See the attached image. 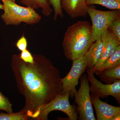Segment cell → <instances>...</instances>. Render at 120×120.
<instances>
[{
	"label": "cell",
	"mask_w": 120,
	"mask_h": 120,
	"mask_svg": "<svg viewBox=\"0 0 120 120\" xmlns=\"http://www.w3.org/2000/svg\"><path fill=\"white\" fill-rule=\"evenodd\" d=\"M32 64L24 61L19 54L12 57L11 67L19 92L25 104L21 110L36 120L41 107L61 94L62 85L60 70L46 57L33 54Z\"/></svg>",
	"instance_id": "1"
},
{
	"label": "cell",
	"mask_w": 120,
	"mask_h": 120,
	"mask_svg": "<svg viewBox=\"0 0 120 120\" xmlns=\"http://www.w3.org/2000/svg\"><path fill=\"white\" fill-rule=\"evenodd\" d=\"M94 42L90 22H76L69 26L65 34L62 43L65 56L72 61L83 56Z\"/></svg>",
	"instance_id": "2"
},
{
	"label": "cell",
	"mask_w": 120,
	"mask_h": 120,
	"mask_svg": "<svg viewBox=\"0 0 120 120\" xmlns=\"http://www.w3.org/2000/svg\"><path fill=\"white\" fill-rule=\"evenodd\" d=\"M2 2L4 12L1 18L7 26H18L22 22L34 25L41 19V15L30 7H22L11 0H5Z\"/></svg>",
	"instance_id": "3"
},
{
	"label": "cell",
	"mask_w": 120,
	"mask_h": 120,
	"mask_svg": "<svg viewBox=\"0 0 120 120\" xmlns=\"http://www.w3.org/2000/svg\"><path fill=\"white\" fill-rule=\"evenodd\" d=\"M92 22V38L94 42L100 38L116 19L120 16V10L102 11L90 5L86 8Z\"/></svg>",
	"instance_id": "4"
},
{
	"label": "cell",
	"mask_w": 120,
	"mask_h": 120,
	"mask_svg": "<svg viewBox=\"0 0 120 120\" xmlns=\"http://www.w3.org/2000/svg\"><path fill=\"white\" fill-rule=\"evenodd\" d=\"M80 79V87L74 96L75 103L77 105L78 119L96 120L91 101L90 84L87 75H82Z\"/></svg>",
	"instance_id": "5"
},
{
	"label": "cell",
	"mask_w": 120,
	"mask_h": 120,
	"mask_svg": "<svg viewBox=\"0 0 120 120\" xmlns=\"http://www.w3.org/2000/svg\"><path fill=\"white\" fill-rule=\"evenodd\" d=\"M69 93L61 94L50 103L43 105L41 107L36 120H47L50 113L56 110L64 112L68 116L69 120H78L77 106L70 104L69 100Z\"/></svg>",
	"instance_id": "6"
},
{
	"label": "cell",
	"mask_w": 120,
	"mask_h": 120,
	"mask_svg": "<svg viewBox=\"0 0 120 120\" xmlns=\"http://www.w3.org/2000/svg\"><path fill=\"white\" fill-rule=\"evenodd\" d=\"M71 70L68 75L61 79L62 85V94L69 93L71 98L77 92L76 86L79 79L86 70L87 58L86 55L72 61Z\"/></svg>",
	"instance_id": "7"
},
{
	"label": "cell",
	"mask_w": 120,
	"mask_h": 120,
	"mask_svg": "<svg viewBox=\"0 0 120 120\" xmlns=\"http://www.w3.org/2000/svg\"><path fill=\"white\" fill-rule=\"evenodd\" d=\"M86 72L87 79L91 83L90 90L91 94L101 98L112 96L120 105V79L117 80L112 83L103 84L95 78L92 70L87 69Z\"/></svg>",
	"instance_id": "8"
},
{
	"label": "cell",
	"mask_w": 120,
	"mask_h": 120,
	"mask_svg": "<svg viewBox=\"0 0 120 120\" xmlns=\"http://www.w3.org/2000/svg\"><path fill=\"white\" fill-rule=\"evenodd\" d=\"M101 39L103 47L101 57L92 69L93 73L101 67L105 61L114 52L117 47L120 45V41L118 40L108 28L101 35Z\"/></svg>",
	"instance_id": "9"
},
{
	"label": "cell",
	"mask_w": 120,
	"mask_h": 120,
	"mask_svg": "<svg viewBox=\"0 0 120 120\" xmlns=\"http://www.w3.org/2000/svg\"><path fill=\"white\" fill-rule=\"evenodd\" d=\"M91 104L96 112L97 120H112L114 116L120 114V107L107 104L100 100L97 95L90 94Z\"/></svg>",
	"instance_id": "10"
},
{
	"label": "cell",
	"mask_w": 120,
	"mask_h": 120,
	"mask_svg": "<svg viewBox=\"0 0 120 120\" xmlns=\"http://www.w3.org/2000/svg\"><path fill=\"white\" fill-rule=\"evenodd\" d=\"M86 0H60L62 10L72 19L86 17L88 15Z\"/></svg>",
	"instance_id": "11"
},
{
	"label": "cell",
	"mask_w": 120,
	"mask_h": 120,
	"mask_svg": "<svg viewBox=\"0 0 120 120\" xmlns=\"http://www.w3.org/2000/svg\"><path fill=\"white\" fill-rule=\"evenodd\" d=\"M103 45L101 37L94 42L86 54L87 69L92 70L101 57Z\"/></svg>",
	"instance_id": "12"
},
{
	"label": "cell",
	"mask_w": 120,
	"mask_h": 120,
	"mask_svg": "<svg viewBox=\"0 0 120 120\" xmlns=\"http://www.w3.org/2000/svg\"><path fill=\"white\" fill-rule=\"evenodd\" d=\"M20 3L26 7L34 9H42V12L46 16H49L52 12L49 0H20Z\"/></svg>",
	"instance_id": "13"
},
{
	"label": "cell",
	"mask_w": 120,
	"mask_h": 120,
	"mask_svg": "<svg viewBox=\"0 0 120 120\" xmlns=\"http://www.w3.org/2000/svg\"><path fill=\"white\" fill-rule=\"evenodd\" d=\"M97 75L104 82L112 83L117 80L120 79V64L105 69Z\"/></svg>",
	"instance_id": "14"
},
{
	"label": "cell",
	"mask_w": 120,
	"mask_h": 120,
	"mask_svg": "<svg viewBox=\"0 0 120 120\" xmlns=\"http://www.w3.org/2000/svg\"><path fill=\"white\" fill-rule=\"evenodd\" d=\"M120 64V45L117 47L115 52L106 60L103 64L94 71L97 75L101 71Z\"/></svg>",
	"instance_id": "15"
},
{
	"label": "cell",
	"mask_w": 120,
	"mask_h": 120,
	"mask_svg": "<svg viewBox=\"0 0 120 120\" xmlns=\"http://www.w3.org/2000/svg\"><path fill=\"white\" fill-rule=\"evenodd\" d=\"M87 6L98 4L112 10H120V0H86Z\"/></svg>",
	"instance_id": "16"
},
{
	"label": "cell",
	"mask_w": 120,
	"mask_h": 120,
	"mask_svg": "<svg viewBox=\"0 0 120 120\" xmlns=\"http://www.w3.org/2000/svg\"><path fill=\"white\" fill-rule=\"evenodd\" d=\"M29 119L21 110L15 113H0V120H27Z\"/></svg>",
	"instance_id": "17"
},
{
	"label": "cell",
	"mask_w": 120,
	"mask_h": 120,
	"mask_svg": "<svg viewBox=\"0 0 120 120\" xmlns=\"http://www.w3.org/2000/svg\"><path fill=\"white\" fill-rule=\"evenodd\" d=\"M0 110H3L7 113L13 112L12 105L9 101L8 98L4 96L0 92Z\"/></svg>",
	"instance_id": "18"
},
{
	"label": "cell",
	"mask_w": 120,
	"mask_h": 120,
	"mask_svg": "<svg viewBox=\"0 0 120 120\" xmlns=\"http://www.w3.org/2000/svg\"><path fill=\"white\" fill-rule=\"evenodd\" d=\"M50 5L52 6L54 10L53 19L56 20L58 16L61 18L64 17L63 10L61 7L60 0H49Z\"/></svg>",
	"instance_id": "19"
},
{
	"label": "cell",
	"mask_w": 120,
	"mask_h": 120,
	"mask_svg": "<svg viewBox=\"0 0 120 120\" xmlns=\"http://www.w3.org/2000/svg\"><path fill=\"white\" fill-rule=\"evenodd\" d=\"M109 28L115 37L120 41V16L112 22Z\"/></svg>",
	"instance_id": "20"
},
{
	"label": "cell",
	"mask_w": 120,
	"mask_h": 120,
	"mask_svg": "<svg viewBox=\"0 0 120 120\" xmlns=\"http://www.w3.org/2000/svg\"><path fill=\"white\" fill-rule=\"evenodd\" d=\"M19 57L25 62L32 64L34 62L33 55L27 49L21 52Z\"/></svg>",
	"instance_id": "21"
},
{
	"label": "cell",
	"mask_w": 120,
	"mask_h": 120,
	"mask_svg": "<svg viewBox=\"0 0 120 120\" xmlns=\"http://www.w3.org/2000/svg\"><path fill=\"white\" fill-rule=\"evenodd\" d=\"M15 45L18 49L21 52L27 49V41L23 35L17 41V42L15 43Z\"/></svg>",
	"instance_id": "22"
},
{
	"label": "cell",
	"mask_w": 120,
	"mask_h": 120,
	"mask_svg": "<svg viewBox=\"0 0 120 120\" xmlns=\"http://www.w3.org/2000/svg\"><path fill=\"white\" fill-rule=\"evenodd\" d=\"M120 120V114H118L117 115L114 117L112 120Z\"/></svg>",
	"instance_id": "23"
},
{
	"label": "cell",
	"mask_w": 120,
	"mask_h": 120,
	"mask_svg": "<svg viewBox=\"0 0 120 120\" xmlns=\"http://www.w3.org/2000/svg\"><path fill=\"white\" fill-rule=\"evenodd\" d=\"M3 4H0V9H3Z\"/></svg>",
	"instance_id": "24"
},
{
	"label": "cell",
	"mask_w": 120,
	"mask_h": 120,
	"mask_svg": "<svg viewBox=\"0 0 120 120\" xmlns=\"http://www.w3.org/2000/svg\"><path fill=\"white\" fill-rule=\"evenodd\" d=\"M2 1H4L5 0H1ZM11 0L12 1H15V0Z\"/></svg>",
	"instance_id": "25"
}]
</instances>
